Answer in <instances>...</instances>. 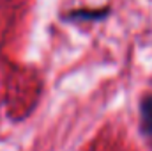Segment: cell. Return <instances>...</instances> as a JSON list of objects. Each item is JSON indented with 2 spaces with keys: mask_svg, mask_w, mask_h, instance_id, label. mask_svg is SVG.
Listing matches in <instances>:
<instances>
[{
  "mask_svg": "<svg viewBox=\"0 0 152 151\" xmlns=\"http://www.w3.org/2000/svg\"><path fill=\"white\" fill-rule=\"evenodd\" d=\"M110 7H103V9H80V11H71L64 16V20L67 21H99L104 16H108Z\"/></svg>",
  "mask_w": 152,
  "mask_h": 151,
  "instance_id": "cell-1",
  "label": "cell"
}]
</instances>
